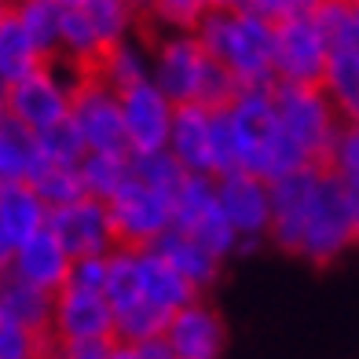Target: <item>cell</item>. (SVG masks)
<instances>
[{
    "label": "cell",
    "mask_w": 359,
    "mask_h": 359,
    "mask_svg": "<svg viewBox=\"0 0 359 359\" xmlns=\"http://www.w3.org/2000/svg\"><path fill=\"white\" fill-rule=\"evenodd\" d=\"M136 348H140V359H176L172 348L161 337L158 341H143V345H136Z\"/></svg>",
    "instance_id": "cell-33"
},
{
    "label": "cell",
    "mask_w": 359,
    "mask_h": 359,
    "mask_svg": "<svg viewBox=\"0 0 359 359\" xmlns=\"http://www.w3.org/2000/svg\"><path fill=\"white\" fill-rule=\"evenodd\" d=\"M227 133H231V158L235 169L253 172L275 184L279 176L304 169L301 154L286 140L279 118H275L271 88H242L231 103L224 107Z\"/></svg>",
    "instance_id": "cell-3"
},
{
    "label": "cell",
    "mask_w": 359,
    "mask_h": 359,
    "mask_svg": "<svg viewBox=\"0 0 359 359\" xmlns=\"http://www.w3.org/2000/svg\"><path fill=\"white\" fill-rule=\"evenodd\" d=\"M48 227L52 235L67 246L74 260H88V257H110L118 250V231L110 220V205L103 198L81 194V198L67 202L48 213Z\"/></svg>",
    "instance_id": "cell-13"
},
{
    "label": "cell",
    "mask_w": 359,
    "mask_h": 359,
    "mask_svg": "<svg viewBox=\"0 0 359 359\" xmlns=\"http://www.w3.org/2000/svg\"><path fill=\"white\" fill-rule=\"evenodd\" d=\"M59 4H62V8H67V4H77V0H59Z\"/></svg>",
    "instance_id": "cell-41"
},
{
    "label": "cell",
    "mask_w": 359,
    "mask_h": 359,
    "mask_svg": "<svg viewBox=\"0 0 359 359\" xmlns=\"http://www.w3.org/2000/svg\"><path fill=\"white\" fill-rule=\"evenodd\" d=\"M0 271H4V268H0Z\"/></svg>",
    "instance_id": "cell-42"
},
{
    "label": "cell",
    "mask_w": 359,
    "mask_h": 359,
    "mask_svg": "<svg viewBox=\"0 0 359 359\" xmlns=\"http://www.w3.org/2000/svg\"><path fill=\"white\" fill-rule=\"evenodd\" d=\"M205 11H231V8H242V0H202Z\"/></svg>",
    "instance_id": "cell-35"
},
{
    "label": "cell",
    "mask_w": 359,
    "mask_h": 359,
    "mask_svg": "<svg viewBox=\"0 0 359 359\" xmlns=\"http://www.w3.org/2000/svg\"><path fill=\"white\" fill-rule=\"evenodd\" d=\"M125 4H133V8H136V11H143V8H147V4H151V0H125Z\"/></svg>",
    "instance_id": "cell-39"
},
{
    "label": "cell",
    "mask_w": 359,
    "mask_h": 359,
    "mask_svg": "<svg viewBox=\"0 0 359 359\" xmlns=\"http://www.w3.org/2000/svg\"><path fill=\"white\" fill-rule=\"evenodd\" d=\"M48 213L44 198L34 191V184H8L0 187V227L11 242V253L19 242H26L29 235H37L48 227Z\"/></svg>",
    "instance_id": "cell-19"
},
{
    "label": "cell",
    "mask_w": 359,
    "mask_h": 359,
    "mask_svg": "<svg viewBox=\"0 0 359 359\" xmlns=\"http://www.w3.org/2000/svg\"><path fill=\"white\" fill-rule=\"evenodd\" d=\"M176 231L191 235L194 242H202L209 253H217L227 260L238 246V238L231 231V224L224 220V209L217 202V180L209 176H187L184 187L176 194V217H172Z\"/></svg>",
    "instance_id": "cell-12"
},
{
    "label": "cell",
    "mask_w": 359,
    "mask_h": 359,
    "mask_svg": "<svg viewBox=\"0 0 359 359\" xmlns=\"http://www.w3.org/2000/svg\"><path fill=\"white\" fill-rule=\"evenodd\" d=\"M52 337L55 341H118L114 337V308L107 301V290L70 279L55 293Z\"/></svg>",
    "instance_id": "cell-16"
},
{
    "label": "cell",
    "mask_w": 359,
    "mask_h": 359,
    "mask_svg": "<svg viewBox=\"0 0 359 359\" xmlns=\"http://www.w3.org/2000/svg\"><path fill=\"white\" fill-rule=\"evenodd\" d=\"M323 95L330 100L341 125H359V52L355 48H334L319 81Z\"/></svg>",
    "instance_id": "cell-20"
},
{
    "label": "cell",
    "mask_w": 359,
    "mask_h": 359,
    "mask_svg": "<svg viewBox=\"0 0 359 359\" xmlns=\"http://www.w3.org/2000/svg\"><path fill=\"white\" fill-rule=\"evenodd\" d=\"M133 176V154H85L81 158V184L85 194L110 202Z\"/></svg>",
    "instance_id": "cell-27"
},
{
    "label": "cell",
    "mask_w": 359,
    "mask_h": 359,
    "mask_svg": "<svg viewBox=\"0 0 359 359\" xmlns=\"http://www.w3.org/2000/svg\"><path fill=\"white\" fill-rule=\"evenodd\" d=\"M271 103H275V118H279L286 140L293 143V151L301 154L304 165H326L337 133H341V118L334 114L330 100L323 95L319 85H271Z\"/></svg>",
    "instance_id": "cell-6"
},
{
    "label": "cell",
    "mask_w": 359,
    "mask_h": 359,
    "mask_svg": "<svg viewBox=\"0 0 359 359\" xmlns=\"http://www.w3.org/2000/svg\"><path fill=\"white\" fill-rule=\"evenodd\" d=\"M151 77L176 107H227L238 95L198 34H161L151 48Z\"/></svg>",
    "instance_id": "cell-4"
},
{
    "label": "cell",
    "mask_w": 359,
    "mask_h": 359,
    "mask_svg": "<svg viewBox=\"0 0 359 359\" xmlns=\"http://www.w3.org/2000/svg\"><path fill=\"white\" fill-rule=\"evenodd\" d=\"M334 44L316 11H297L275 22V81L279 85H319Z\"/></svg>",
    "instance_id": "cell-10"
},
{
    "label": "cell",
    "mask_w": 359,
    "mask_h": 359,
    "mask_svg": "<svg viewBox=\"0 0 359 359\" xmlns=\"http://www.w3.org/2000/svg\"><path fill=\"white\" fill-rule=\"evenodd\" d=\"M34 191L44 198L48 209H59L74 198L85 194V184H81V165H59V161H41L37 176L29 180Z\"/></svg>",
    "instance_id": "cell-28"
},
{
    "label": "cell",
    "mask_w": 359,
    "mask_h": 359,
    "mask_svg": "<svg viewBox=\"0 0 359 359\" xmlns=\"http://www.w3.org/2000/svg\"><path fill=\"white\" fill-rule=\"evenodd\" d=\"M88 74L100 77L107 88H114V92L121 95V92H128V88L143 85V81H151V52L128 37V41H121L118 48H110V52L95 62Z\"/></svg>",
    "instance_id": "cell-25"
},
{
    "label": "cell",
    "mask_w": 359,
    "mask_h": 359,
    "mask_svg": "<svg viewBox=\"0 0 359 359\" xmlns=\"http://www.w3.org/2000/svg\"><path fill=\"white\" fill-rule=\"evenodd\" d=\"M8 15H11V0H0V22H4Z\"/></svg>",
    "instance_id": "cell-38"
},
{
    "label": "cell",
    "mask_w": 359,
    "mask_h": 359,
    "mask_svg": "<svg viewBox=\"0 0 359 359\" xmlns=\"http://www.w3.org/2000/svg\"><path fill=\"white\" fill-rule=\"evenodd\" d=\"M110 359H140V348L136 345H125V341H114Z\"/></svg>",
    "instance_id": "cell-34"
},
{
    "label": "cell",
    "mask_w": 359,
    "mask_h": 359,
    "mask_svg": "<svg viewBox=\"0 0 359 359\" xmlns=\"http://www.w3.org/2000/svg\"><path fill=\"white\" fill-rule=\"evenodd\" d=\"M326 165L334 169V176L348 187L352 202H355V224H359V125H341L337 133V143Z\"/></svg>",
    "instance_id": "cell-29"
},
{
    "label": "cell",
    "mask_w": 359,
    "mask_h": 359,
    "mask_svg": "<svg viewBox=\"0 0 359 359\" xmlns=\"http://www.w3.org/2000/svg\"><path fill=\"white\" fill-rule=\"evenodd\" d=\"M70 125H74L81 147H85V154H128L121 100L100 77L81 74L77 88H74Z\"/></svg>",
    "instance_id": "cell-11"
},
{
    "label": "cell",
    "mask_w": 359,
    "mask_h": 359,
    "mask_svg": "<svg viewBox=\"0 0 359 359\" xmlns=\"http://www.w3.org/2000/svg\"><path fill=\"white\" fill-rule=\"evenodd\" d=\"M8 257H11V242H8V235H4V227H0V268L8 264Z\"/></svg>",
    "instance_id": "cell-36"
},
{
    "label": "cell",
    "mask_w": 359,
    "mask_h": 359,
    "mask_svg": "<svg viewBox=\"0 0 359 359\" xmlns=\"http://www.w3.org/2000/svg\"><path fill=\"white\" fill-rule=\"evenodd\" d=\"M48 334H37L22 323L0 316V359H44Z\"/></svg>",
    "instance_id": "cell-30"
},
{
    "label": "cell",
    "mask_w": 359,
    "mask_h": 359,
    "mask_svg": "<svg viewBox=\"0 0 359 359\" xmlns=\"http://www.w3.org/2000/svg\"><path fill=\"white\" fill-rule=\"evenodd\" d=\"M114 341H55L48 337L44 359H110Z\"/></svg>",
    "instance_id": "cell-32"
},
{
    "label": "cell",
    "mask_w": 359,
    "mask_h": 359,
    "mask_svg": "<svg viewBox=\"0 0 359 359\" xmlns=\"http://www.w3.org/2000/svg\"><path fill=\"white\" fill-rule=\"evenodd\" d=\"M77 81H81V70L67 67V62H59V59L44 62L41 70L22 77L19 85L4 88L8 118L34 136H44V133H52V128L67 125Z\"/></svg>",
    "instance_id": "cell-7"
},
{
    "label": "cell",
    "mask_w": 359,
    "mask_h": 359,
    "mask_svg": "<svg viewBox=\"0 0 359 359\" xmlns=\"http://www.w3.org/2000/svg\"><path fill=\"white\" fill-rule=\"evenodd\" d=\"M41 143L34 133L19 128L11 118L0 121V187L29 184L41 169Z\"/></svg>",
    "instance_id": "cell-24"
},
{
    "label": "cell",
    "mask_w": 359,
    "mask_h": 359,
    "mask_svg": "<svg viewBox=\"0 0 359 359\" xmlns=\"http://www.w3.org/2000/svg\"><path fill=\"white\" fill-rule=\"evenodd\" d=\"M52 308H55L52 293L15 279V275H8V271H0V316L4 319L22 323V326H29V330L52 337Z\"/></svg>",
    "instance_id": "cell-21"
},
{
    "label": "cell",
    "mask_w": 359,
    "mask_h": 359,
    "mask_svg": "<svg viewBox=\"0 0 359 359\" xmlns=\"http://www.w3.org/2000/svg\"><path fill=\"white\" fill-rule=\"evenodd\" d=\"M8 118V110H4V92H0V121Z\"/></svg>",
    "instance_id": "cell-40"
},
{
    "label": "cell",
    "mask_w": 359,
    "mask_h": 359,
    "mask_svg": "<svg viewBox=\"0 0 359 359\" xmlns=\"http://www.w3.org/2000/svg\"><path fill=\"white\" fill-rule=\"evenodd\" d=\"M290 4L297 8V11H312V8L319 4V0H290Z\"/></svg>",
    "instance_id": "cell-37"
},
{
    "label": "cell",
    "mask_w": 359,
    "mask_h": 359,
    "mask_svg": "<svg viewBox=\"0 0 359 359\" xmlns=\"http://www.w3.org/2000/svg\"><path fill=\"white\" fill-rule=\"evenodd\" d=\"M161 257H165L169 260V264L180 271V275H184V279L194 286V290H209V286H213L217 283V275H220V264H224V260L217 257V253H209L205 246H202V242H194L191 235H184V231H176V227H172V231L169 235H161L158 238V246H154Z\"/></svg>",
    "instance_id": "cell-22"
},
{
    "label": "cell",
    "mask_w": 359,
    "mask_h": 359,
    "mask_svg": "<svg viewBox=\"0 0 359 359\" xmlns=\"http://www.w3.org/2000/svg\"><path fill=\"white\" fill-rule=\"evenodd\" d=\"M268 238L312 264H330L355 246V202L330 165H304L275 180Z\"/></svg>",
    "instance_id": "cell-1"
},
{
    "label": "cell",
    "mask_w": 359,
    "mask_h": 359,
    "mask_svg": "<svg viewBox=\"0 0 359 359\" xmlns=\"http://www.w3.org/2000/svg\"><path fill=\"white\" fill-rule=\"evenodd\" d=\"M44 62H52L41 48L34 44V37L19 26L15 15H8L0 22V92L19 85L22 77H29L34 70H41Z\"/></svg>",
    "instance_id": "cell-23"
},
{
    "label": "cell",
    "mask_w": 359,
    "mask_h": 359,
    "mask_svg": "<svg viewBox=\"0 0 359 359\" xmlns=\"http://www.w3.org/2000/svg\"><path fill=\"white\" fill-rule=\"evenodd\" d=\"M118 100H121V121H125L128 154L169 151L176 103L154 85V77L143 81V85H136V88H128V92H121Z\"/></svg>",
    "instance_id": "cell-15"
},
{
    "label": "cell",
    "mask_w": 359,
    "mask_h": 359,
    "mask_svg": "<svg viewBox=\"0 0 359 359\" xmlns=\"http://www.w3.org/2000/svg\"><path fill=\"white\" fill-rule=\"evenodd\" d=\"M161 341L172 348L176 359H220L224 355V323L198 297L169 319Z\"/></svg>",
    "instance_id": "cell-18"
},
{
    "label": "cell",
    "mask_w": 359,
    "mask_h": 359,
    "mask_svg": "<svg viewBox=\"0 0 359 359\" xmlns=\"http://www.w3.org/2000/svg\"><path fill=\"white\" fill-rule=\"evenodd\" d=\"M107 205H110L114 231H118V246L151 250V246H158L161 235L172 231L176 198L151 187V184H143L136 172L125 180V187L114 194Z\"/></svg>",
    "instance_id": "cell-9"
},
{
    "label": "cell",
    "mask_w": 359,
    "mask_h": 359,
    "mask_svg": "<svg viewBox=\"0 0 359 359\" xmlns=\"http://www.w3.org/2000/svg\"><path fill=\"white\" fill-rule=\"evenodd\" d=\"M136 8L125 0H77L62 8V44L59 62L88 74L110 48L133 37Z\"/></svg>",
    "instance_id": "cell-5"
},
{
    "label": "cell",
    "mask_w": 359,
    "mask_h": 359,
    "mask_svg": "<svg viewBox=\"0 0 359 359\" xmlns=\"http://www.w3.org/2000/svg\"><path fill=\"white\" fill-rule=\"evenodd\" d=\"M194 34L217 59V67H224V74L238 85V92L275 85V22H264L246 8L205 11Z\"/></svg>",
    "instance_id": "cell-2"
},
{
    "label": "cell",
    "mask_w": 359,
    "mask_h": 359,
    "mask_svg": "<svg viewBox=\"0 0 359 359\" xmlns=\"http://www.w3.org/2000/svg\"><path fill=\"white\" fill-rule=\"evenodd\" d=\"M169 154L191 176L217 180L235 169L231 158V133H227L224 107H176Z\"/></svg>",
    "instance_id": "cell-8"
},
{
    "label": "cell",
    "mask_w": 359,
    "mask_h": 359,
    "mask_svg": "<svg viewBox=\"0 0 359 359\" xmlns=\"http://www.w3.org/2000/svg\"><path fill=\"white\" fill-rule=\"evenodd\" d=\"M217 202L224 209V220L231 224L238 246H253V242L271 235V184L253 172L231 169L217 176Z\"/></svg>",
    "instance_id": "cell-14"
},
{
    "label": "cell",
    "mask_w": 359,
    "mask_h": 359,
    "mask_svg": "<svg viewBox=\"0 0 359 359\" xmlns=\"http://www.w3.org/2000/svg\"><path fill=\"white\" fill-rule=\"evenodd\" d=\"M4 271L55 297V293L70 283L74 257H70L67 246H62V242L52 235V227H44V231L29 235L26 242H19V246H15V253L8 257V264H4Z\"/></svg>",
    "instance_id": "cell-17"
},
{
    "label": "cell",
    "mask_w": 359,
    "mask_h": 359,
    "mask_svg": "<svg viewBox=\"0 0 359 359\" xmlns=\"http://www.w3.org/2000/svg\"><path fill=\"white\" fill-rule=\"evenodd\" d=\"M11 15L19 19L34 44L48 59H59L62 44V4L59 0H11Z\"/></svg>",
    "instance_id": "cell-26"
},
{
    "label": "cell",
    "mask_w": 359,
    "mask_h": 359,
    "mask_svg": "<svg viewBox=\"0 0 359 359\" xmlns=\"http://www.w3.org/2000/svg\"><path fill=\"white\" fill-rule=\"evenodd\" d=\"M147 11L169 29V34H194L198 22L205 19V4L202 0H151Z\"/></svg>",
    "instance_id": "cell-31"
}]
</instances>
